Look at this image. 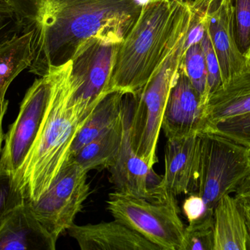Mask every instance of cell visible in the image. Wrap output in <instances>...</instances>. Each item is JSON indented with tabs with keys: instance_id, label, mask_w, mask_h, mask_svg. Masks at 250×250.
Here are the masks:
<instances>
[{
	"instance_id": "1",
	"label": "cell",
	"mask_w": 250,
	"mask_h": 250,
	"mask_svg": "<svg viewBox=\"0 0 250 250\" xmlns=\"http://www.w3.org/2000/svg\"><path fill=\"white\" fill-rule=\"evenodd\" d=\"M22 33L32 32L29 72L43 76L72 60L94 37L122 42L136 22L139 0H8Z\"/></svg>"
},
{
	"instance_id": "19",
	"label": "cell",
	"mask_w": 250,
	"mask_h": 250,
	"mask_svg": "<svg viewBox=\"0 0 250 250\" xmlns=\"http://www.w3.org/2000/svg\"><path fill=\"white\" fill-rule=\"evenodd\" d=\"M123 117L112 129L83 146L73 159L85 171L109 170L114 165L123 139Z\"/></svg>"
},
{
	"instance_id": "9",
	"label": "cell",
	"mask_w": 250,
	"mask_h": 250,
	"mask_svg": "<svg viewBox=\"0 0 250 250\" xmlns=\"http://www.w3.org/2000/svg\"><path fill=\"white\" fill-rule=\"evenodd\" d=\"M120 44L119 41L94 37L81 45L70 60L72 98L85 111H93L108 93Z\"/></svg>"
},
{
	"instance_id": "28",
	"label": "cell",
	"mask_w": 250,
	"mask_h": 250,
	"mask_svg": "<svg viewBox=\"0 0 250 250\" xmlns=\"http://www.w3.org/2000/svg\"><path fill=\"white\" fill-rule=\"evenodd\" d=\"M183 211L189 224L213 219L214 211L207 207L205 201L198 193L190 194L184 201Z\"/></svg>"
},
{
	"instance_id": "30",
	"label": "cell",
	"mask_w": 250,
	"mask_h": 250,
	"mask_svg": "<svg viewBox=\"0 0 250 250\" xmlns=\"http://www.w3.org/2000/svg\"><path fill=\"white\" fill-rule=\"evenodd\" d=\"M7 106H8V101L0 95V156H1V149H2L1 148V145H2L3 139H4V135H3L2 131V120L6 111H7Z\"/></svg>"
},
{
	"instance_id": "5",
	"label": "cell",
	"mask_w": 250,
	"mask_h": 250,
	"mask_svg": "<svg viewBox=\"0 0 250 250\" xmlns=\"http://www.w3.org/2000/svg\"><path fill=\"white\" fill-rule=\"evenodd\" d=\"M108 211L114 220L144 236L161 250H184L185 226L179 217L176 196L147 201L116 192L109 194Z\"/></svg>"
},
{
	"instance_id": "16",
	"label": "cell",
	"mask_w": 250,
	"mask_h": 250,
	"mask_svg": "<svg viewBox=\"0 0 250 250\" xmlns=\"http://www.w3.org/2000/svg\"><path fill=\"white\" fill-rule=\"evenodd\" d=\"M214 250H250V233L242 203L230 195L214 207Z\"/></svg>"
},
{
	"instance_id": "26",
	"label": "cell",
	"mask_w": 250,
	"mask_h": 250,
	"mask_svg": "<svg viewBox=\"0 0 250 250\" xmlns=\"http://www.w3.org/2000/svg\"><path fill=\"white\" fill-rule=\"evenodd\" d=\"M201 44L202 45L204 54H205L207 70H208V99L210 95L218 90L223 85L221 70H220L218 57L216 54L214 45L211 42L207 29H206L205 32H204V36L201 41Z\"/></svg>"
},
{
	"instance_id": "15",
	"label": "cell",
	"mask_w": 250,
	"mask_h": 250,
	"mask_svg": "<svg viewBox=\"0 0 250 250\" xmlns=\"http://www.w3.org/2000/svg\"><path fill=\"white\" fill-rule=\"evenodd\" d=\"M56 245L26 201L10 213L0 227V250H54Z\"/></svg>"
},
{
	"instance_id": "32",
	"label": "cell",
	"mask_w": 250,
	"mask_h": 250,
	"mask_svg": "<svg viewBox=\"0 0 250 250\" xmlns=\"http://www.w3.org/2000/svg\"><path fill=\"white\" fill-rule=\"evenodd\" d=\"M139 1H142V0H139ZM143 1H144V3L147 2V1H153V0H143ZM141 2H142V1H141Z\"/></svg>"
},
{
	"instance_id": "25",
	"label": "cell",
	"mask_w": 250,
	"mask_h": 250,
	"mask_svg": "<svg viewBox=\"0 0 250 250\" xmlns=\"http://www.w3.org/2000/svg\"><path fill=\"white\" fill-rule=\"evenodd\" d=\"M208 132H215L250 148V113L216 123Z\"/></svg>"
},
{
	"instance_id": "27",
	"label": "cell",
	"mask_w": 250,
	"mask_h": 250,
	"mask_svg": "<svg viewBox=\"0 0 250 250\" xmlns=\"http://www.w3.org/2000/svg\"><path fill=\"white\" fill-rule=\"evenodd\" d=\"M22 34L19 15L8 0H0V45Z\"/></svg>"
},
{
	"instance_id": "23",
	"label": "cell",
	"mask_w": 250,
	"mask_h": 250,
	"mask_svg": "<svg viewBox=\"0 0 250 250\" xmlns=\"http://www.w3.org/2000/svg\"><path fill=\"white\" fill-rule=\"evenodd\" d=\"M233 7L236 45L250 61V0H233Z\"/></svg>"
},
{
	"instance_id": "3",
	"label": "cell",
	"mask_w": 250,
	"mask_h": 250,
	"mask_svg": "<svg viewBox=\"0 0 250 250\" xmlns=\"http://www.w3.org/2000/svg\"><path fill=\"white\" fill-rule=\"evenodd\" d=\"M70 69L71 61L60 67L41 132L16 177L27 201L39 199L70 160L73 141L92 113L73 101Z\"/></svg>"
},
{
	"instance_id": "4",
	"label": "cell",
	"mask_w": 250,
	"mask_h": 250,
	"mask_svg": "<svg viewBox=\"0 0 250 250\" xmlns=\"http://www.w3.org/2000/svg\"><path fill=\"white\" fill-rule=\"evenodd\" d=\"M186 35L138 93L132 94L131 136L137 154L153 168L165 109L185 52Z\"/></svg>"
},
{
	"instance_id": "2",
	"label": "cell",
	"mask_w": 250,
	"mask_h": 250,
	"mask_svg": "<svg viewBox=\"0 0 250 250\" xmlns=\"http://www.w3.org/2000/svg\"><path fill=\"white\" fill-rule=\"evenodd\" d=\"M190 1L153 0L143 4L116 55L108 92L136 94L149 82L184 35L190 21Z\"/></svg>"
},
{
	"instance_id": "8",
	"label": "cell",
	"mask_w": 250,
	"mask_h": 250,
	"mask_svg": "<svg viewBox=\"0 0 250 250\" xmlns=\"http://www.w3.org/2000/svg\"><path fill=\"white\" fill-rule=\"evenodd\" d=\"M87 173L69 160L39 199L28 201L38 221L55 242L74 224L90 195Z\"/></svg>"
},
{
	"instance_id": "22",
	"label": "cell",
	"mask_w": 250,
	"mask_h": 250,
	"mask_svg": "<svg viewBox=\"0 0 250 250\" xmlns=\"http://www.w3.org/2000/svg\"><path fill=\"white\" fill-rule=\"evenodd\" d=\"M25 201L13 175L0 167V227L10 213Z\"/></svg>"
},
{
	"instance_id": "29",
	"label": "cell",
	"mask_w": 250,
	"mask_h": 250,
	"mask_svg": "<svg viewBox=\"0 0 250 250\" xmlns=\"http://www.w3.org/2000/svg\"><path fill=\"white\" fill-rule=\"evenodd\" d=\"M236 196L240 201H250V176L239 186L236 192Z\"/></svg>"
},
{
	"instance_id": "7",
	"label": "cell",
	"mask_w": 250,
	"mask_h": 250,
	"mask_svg": "<svg viewBox=\"0 0 250 250\" xmlns=\"http://www.w3.org/2000/svg\"><path fill=\"white\" fill-rule=\"evenodd\" d=\"M60 67L35 79L21 104L16 120L4 136L0 167L10 172L16 181L41 132Z\"/></svg>"
},
{
	"instance_id": "24",
	"label": "cell",
	"mask_w": 250,
	"mask_h": 250,
	"mask_svg": "<svg viewBox=\"0 0 250 250\" xmlns=\"http://www.w3.org/2000/svg\"><path fill=\"white\" fill-rule=\"evenodd\" d=\"M214 220L189 224L185 227L184 250H214Z\"/></svg>"
},
{
	"instance_id": "13",
	"label": "cell",
	"mask_w": 250,
	"mask_h": 250,
	"mask_svg": "<svg viewBox=\"0 0 250 250\" xmlns=\"http://www.w3.org/2000/svg\"><path fill=\"white\" fill-rule=\"evenodd\" d=\"M201 164V137L192 135L167 139L163 186L174 196L196 193Z\"/></svg>"
},
{
	"instance_id": "31",
	"label": "cell",
	"mask_w": 250,
	"mask_h": 250,
	"mask_svg": "<svg viewBox=\"0 0 250 250\" xmlns=\"http://www.w3.org/2000/svg\"><path fill=\"white\" fill-rule=\"evenodd\" d=\"M242 203L244 213H245V218H246L247 224L250 233V201H241Z\"/></svg>"
},
{
	"instance_id": "6",
	"label": "cell",
	"mask_w": 250,
	"mask_h": 250,
	"mask_svg": "<svg viewBox=\"0 0 250 250\" xmlns=\"http://www.w3.org/2000/svg\"><path fill=\"white\" fill-rule=\"evenodd\" d=\"M201 137L198 193L214 211L226 195L236 192L250 176V148L213 132Z\"/></svg>"
},
{
	"instance_id": "20",
	"label": "cell",
	"mask_w": 250,
	"mask_h": 250,
	"mask_svg": "<svg viewBox=\"0 0 250 250\" xmlns=\"http://www.w3.org/2000/svg\"><path fill=\"white\" fill-rule=\"evenodd\" d=\"M32 32L17 35L0 45V95L5 98L10 84L33 61Z\"/></svg>"
},
{
	"instance_id": "12",
	"label": "cell",
	"mask_w": 250,
	"mask_h": 250,
	"mask_svg": "<svg viewBox=\"0 0 250 250\" xmlns=\"http://www.w3.org/2000/svg\"><path fill=\"white\" fill-rule=\"evenodd\" d=\"M207 29L218 57L223 86L250 66L236 45L233 0H211Z\"/></svg>"
},
{
	"instance_id": "18",
	"label": "cell",
	"mask_w": 250,
	"mask_h": 250,
	"mask_svg": "<svg viewBox=\"0 0 250 250\" xmlns=\"http://www.w3.org/2000/svg\"><path fill=\"white\" fill-rule=\"evenodd\" d=\"M124 96L123 92L111 91L98 103L73 141L70 160L86 144L112 129L122 120Z\"/></svg>"
},
{
	"instance_id": "17",
	"label": "cell",
	"mask_w": 250,
	"mask_h": 250,
	"mask_svg": "<svg viewBox=\"0 0 250 250\" xmlns=\"http://www.w3.org/2000/svg\"><path fill=\"white\" fill-rule=\"evenodd\" d=\"M204 113L207 132L216 123L250 113V66L210 95Z\"/></svg>"
},
{
	"instance_id": "10",
	"label": "cell",
	"mask_w": 250,
	"mask_h": 250,
	"mask_svg": "<svg viewBox=\"0 0 250 250\" xmlns=\"http://www.w3.org/2000/svg\"><path fill=\"white\" fill-rule=\"evenodd\" d=\"M132 95L125 94L123 101V139L117 161L109 169L110 182L117 192L144 198L147 201H163L166 195L162 186L163 176H158L153 168L137 154L131 136V113Z\"/></svg>"
},
{
	"instance_id": "11",
	"label": "cell",
	"mask_w": 250,
	"mask_h": 250,
	"mask_svg": "<svg viewBox=\"0 0 250 250\" xmlns=\"http://www.w3.org/2000/svg\"><path fill=\"white\" fill-rule=\"evenodd\" d=\"M162 129L167 139L201 135L207 131L201 95L181 65L167 98Z\"/></svg>"
},
{
	"instance_id": "21",
	"label": "cell",
	"mask_w": 250,
	"mask_h": 250,
	"mask_svg": "<svg viewBox=\"0 0 250 250\" xmlns=\"http://www.w3.org/2000/svg\"><path fill=\"white\" fill-rule=\"evenodd\" d=\"M181 66L201 95L205 109L208 96V70L201 42L192 44L185 50Z\"/></svg>"
},
{
	"instance_id": "14",
	"label": "cell",
	"mask_w": 250,
	"mask_h": 250,
	"mask_svg": "<svg viewBox=\"0 0 250 250\" xmlns=\"http://www.w3.org/2000/svg\"><path fill=\"white\" fill-rule=\"evenodd\" d=\"M67 233L82 250H161L117 220L84 226L74 223Z\"/></svg>"
}]
</instances>
